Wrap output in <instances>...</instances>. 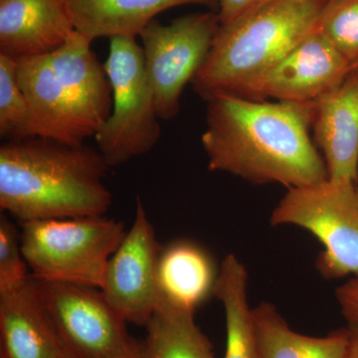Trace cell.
<instances>
[{"instance_id": "cell-23", "label": "cell", "mask_w": 358, "mask_h": 358, "mask_svg": "<svg viewBox=\"0 0 358 358\" xmlns=\"http://www.w3.org/2000/svg\"><path fill=\"white\" fill-rule=\"evenodd\" d=\"M21 246L20 229L0 215V296L17 291L31 281Z\"/></svg>"}, {"instance_id": "cell-27", "label": "cell", "mask_w": 358, "mask_h": 358, "mask_svg": "<svg viewBox=\"0 0 358 358\" xmlns=\"http://www.w3.org/2000/svg\"><path fill=\"white\" fill-rule=\"evenodd\" d=\"M129 358H147L145 357V352H141L140 353H138V355H134V357H129Z\"/></svg>"}, {"instance_id": "cell-22", "label": "cell", "mask_w": 358, "mask_h": 358, "mask_svg": "<svg viewBox=\"0 0 358 358\" xmlns=\"http://www.w3.org/2000/svg\"><path fill=\"white\" fill-rule=\"evenodd\" d=\"M317 30L350 63H358V0H327Z\"/></svg>"}, {"instance_id": "cell-24", "label": "cell", "mask_w": 358, "mask_h": 358, "mask_svg": "<svg viewBox=\"0 0 358 358\" xmlns=\"http://www.w3.org/2000/svg\"><path fill=\"white\" fill-rule=\"evenodd\" d=\"M273 0H217L220 25L234 22Z\"/></svg>"}, {"instance_id": "cell-9", "label": "cell", "mask_w": 358, "mask_h": 358, "mask_svg": "<svg viewBox=\"0 0 358 358\" xmlns=\"http://www.w3.org/2000/svg\"><path fill=\"white\" fill-rule=\"evenodd\" d=\"M350 72V63L317 29L234 95L254 101L312 103L341 86Z\"/></svg>"}, {"instance_id": "cell-31", "label": "cell", "mask_w": 358, "mask_h": 358, "mask_svg": "<svg viewBox=\"0 0 358 358\" xmlns=\"http://www.w3.org/2000/svg\"><path fill=\"white\" fill-rule=\"evenodd\" d=\"M65 358H68L67 357H66Z\"/></svg>"}, {"instance_id": "cell-3", "label": "cell", "mask_w": 358, "mask_h": 358, "mask_svg": "<svg viewBox=\"0 0 358 358\" xmlns=\"http://www.w3.org/2000/svg\"><path fill=\"white\" fill-rule=\"evenodd\" d=\"M327 0H273L220 25L192 85L203 100L235 94L317 29Z\"/></svg>"}, {"instance_id": "cell-12", "label": "cell", "mask_w": 358, "mask_h": 358, "mask_svg": "<svg viewBox=\"0 0 358 358\" xmlns=\"http://www.w3.org/2000/svg\"><path fill=\"white\" fill-rule=\"evenodd\" d=\"M75 31L66 0H0V54L47 55Z\"/></svg>"}, {"instance_id": "cell-17", "label": "cell", "mask_w": 358, "mask_h": 358, "mask_svg": "<svg viewBox=\"0 0 358 358\" xmlns=\"http://www.w3.org/2000/svg\"><path fill=\"white\" fill-rule=\"evenodd\" d=\"M78 32L90 40L138 37L155 16L185 4L218 8L217 0H66Z\"/></svg>"}, {"instance_id": "cell-21", "label": "cell", "mask_w": 358, "mask_h": 358, "mask_svg": "<svg viewBox=\"0 0 358 358\" xmlns=\"http://www.w3.org/2000/svg\"><path fill=\"white\" fill-rule=\"evenodd\" d=\"M28 107L18 80V61L0 54V136L4 141L28 138Z\"/></svg>"}, {"instance_id": "cell-16", "label": "cell", "mask_w": 358, "mask_h": 358, "mask_svg": "<svg viewBox=\"0 0 358 358\" xmlns=\"http://www.w3.org/2000/svg\"><path fill=\"white\" fill-rule=\"evenodd\" d=\"M0 339L3 358H65L45 313L34 281L0 296Z\"/></svg>"}, {"instance_id": "cell-29", "label": "cell", "mask_w": 358, "mask_h": 358, "mask_svg": "<svg viewBox=\"0 0 358 358\" xmlns=\"http://www.w3.org/2000/svg\"><path fill=\"white\" fill-rule=\"evenodd\" d=\"M357 185H355V193H357V202H358V178H357Z\"/></svg>"}, {"instance_id": "cell-13", "label": "cell", "mask_w": 358, "mask_h": 358, "mask_svg": "<svg viewBox=\"0 0 358 358\" xmlns=\"http://www.w3.org/2000/svg\"><path fill=\"white\" fill-rule=\"evenodd\" d=\"M329 179L353 183L358 178V76L313 102V126Z\"/></svg>"}, {"instance_id": "cell-14", "label": "cell", "mask_w": 358, "mask_h": 358, "mask_svg": "<svg viewBox=\"0 0 358 358\" xmlns=\"http://www.w3.org/2000/svg\"><path fill=\"white\" fill-rule=\"evenodd\" d=\"M18 80L28 107V138L84 145L87 141L47 55L18 59Z\"/></svg>"}, {"instance_id": "cell-25", "label": "cell", "mask_w": 358, "mask_h": 358, "mask_svg": "<svg viewBox=\"0 0 358 358\" xmlns=\"http://www.w3.org/2000/svg\"><path fill=\"white\" fill-rule=\"evenodd\" d=\"M336 298L348 324H358V279L352 278L338 287Z\"/></svg>"}, {"instance_id": "cell-30", "label": "cell", "mask_w": 358, "mask_h": 358, "mask_svg": "<svg viewBox=\"0 0 358 358\" xmlns=\"http://www.w3.org/2000/svg\"><path fill=\"white\" fill-rule=\"evenodd\" d=\"M0 358H3V357H0Z\"/></svg>"}, {"instance_id": "cell-5", "label": "cell", "mask_w": 358, "mask_h": 358, "mask_svg": "<svg viewBox=\"0 0 358 358\" xmlns=\"http://www.w3.org/2000/svg\"><path fill=\"white\" fill-rule=\"evenodd\" d=\"M103 66L112 87L113 108L95 140L108 166L115 167L150 152L159 143L162 129L136 37L110 38Z\"/></svg>"}, {"instance_id": "cell-28", "label": "cell", "mask_w": 358, "mask_h": 358, "mask_svg": "<svg viewBox=\"0 0 358 358\" xmlns=\"http://www.w3.org/2000/svg\"><path fill=\"white\" fill-rule=\"evenodd\" d=\"M352 73H353V74L357 75V76H358V63H357V64H355V66H353L352 69Z\"/></svg>"}, {"instance_id": "cell-11", "label": "cell", "mask_w": 358, "mask_h": 358, "mask_svg": "<svg viewBox=\"0 0 358 358\" xmlns=\"http://www.w3.org/2000/svg\"><path fill=\"white\" fill-rule=\"evenodd\" d=\"M92 40L77 30L48 54L87 140L95 138L113 108V92L105 66L92 51Z\"/></svg>"}, {"instance_id": "cell-1", "label": "cell", "mask_w": 358, "mask_h": 358, "mask_svg": "<svg viewBox=\"0 0 358 358\" xmlns=\"http://www.w3.org/2000/svg\"><path fill=\"white\" fill-rule=\"evenodd\" d=\"M207 102L201 143L210 171L288 188L329 178L310 136L313 102L254 101L220 93Z\"/></svg>"}, {"instance_id": "cell-2", "label": "cell", "mask_w": 358, "mask_h": 358, "mask_svg": "<svg viewBox=\"0 0 358 358\" xmlns=\"http://www.w3.org/2000/svg\"><path fill=\"white\" fill-rule=\"evenodd\" d=\"M110 167L98 148L42 138L0 147V209L20 222L105 216Z\"/></svg>"}, {"instance_id": "cell-15", "label": "cell", "mask_w": 358, "mask_h": 358, "mask_svg": "<svg viewBox=\"0 0 358 358\" xmlns=\"http://www.w3.org/2000/svg\"><path fill=\"white\" fill-rule=\"evenodd\" d=\"M219 268L210 254L190 240H176L160 249L157 301L195 313L214 296Z\"/></svg>"}, {"instance_id": "cell-19", "label": "cell", "mask_w": 358, "mask_h": 358, "mask_svg": "<svg viewBox=\"0 0 358 358\" xmlns=\"http://www.w3.org/2000/svg\"><path fill=\"white\" fill-rule=\"evenodd\" d=\"M248 274L244 264L228 254L219 267L214 296L225 315L226 346L223 358H258L253 313L249 307Z\"/></svg>"}, {"instance_id": "cell-20", "label": "cell", "mask_w": 358, "mask_h": 358, "mask_svg": "<svg viewBox=\"0 0 358 358\" xmlns=\"http://www.w3.org/2000/svg\"><path fill=\"white\" fill-rule=\"evenodd\" d=\"M195 313L157 301L147 326V358H216L209 339L197 327Z\"/></svg>"}, {"instance_id": "cell-8", "label": "cell", "mask_w": 358, "mask_h": 358, "mask_svg": "<svg viewBox=\"0 0 358 358\" xmlns=\"http://www.w3.org/2000/svg\"><path fill=\"white\" fill-rule=\"evenodd\" d=\"M220 22L218 14L192 13L162 24L154 20L138 36L143 41L145 72L160 120L180 112V100L210 51Z\"/></svg>"}, {"instance_id": "cell-6", "label": "cell", "mask_w": 358, "mask_h": 358, "mask_svg": "<svg viewBox=\"0 0 358 358\" xmlns=\"http://www.w3.org/2000/svg\"><path fill=\"white\" fill-rule=\"evenodd\" d=\"M271 215L274 226L303 228L324 246L317 268L326 279H358V202L355 185L326 180L288 188Z\"/></svg>"}, {"instance_id": "cell-26", "label": "cell", "mask_w": 358, "mask_h": 358, "mask_svg": "<svg viewBox=\"0 0 358 358\" xmlns=\"http://www.w3.org/2000/svg\"><path fill=\"white\" fill-rule=\"evenodd\" d=\"M348 334L350 341L346 358H358V324H348Z\"/></svg>"}, {"instance_id": "cell-10", "label": "cell", "mask_w": 358, "mask_h": 358, "mask_svg": "<svg viewBox=\"0 0 358 358\" xmlns=\"http://www.w3.org/2000/svg\"><path fill=\"white\" fill-rule=\"evenodd\" d=\"M162 245L140 197L133 225L110 257L101 291L124 320L145 327L157 308V267Z\"/></svg>"}, {"instance_id": "cell-18", "label": "cell", "mask_w": 358, "mask_h": 358, "mask_svg": "<svg viewBox=\"0 0 358 358\" xmlns=\"http://www.w3.org/2000/svg\"><path fill=\"white\" fill-rule=\"evenodd\" d=\"M258 358H346L348 327L324 336H310L289 327L275 306L261 303L252 308Z\"/></svg>"}, {"instance_id": "cell-4", "label": "cell", "mask_w": 358, "mask_h": 358, "mask_svg": "<svg viewBox=\"0 0 358 358\" xmlns=\"http://www.w3.org/2000/svg\"><path fill=\"white\" fill-rule=\"evenodd\" d=\"M20 223L23 255L33 279L98 289L127 232L121 221L105 216Z\"/></svg>"}, {"instance_id": "cell-7", "label": "cell", "mask_w": 358, "mask_h": 358, "mask_svg": "<svg viewBox=\"0 0 358 358\" xmlns=\"http://www.w3.org/2000/svg\"><path fill=\"white\" fill-rule=\"evenodd\" d=\"M33 281L68 358H129L143 352V345L129 336L128 322L100 289L70 282Z\"/></svg>"}]
</instances>
